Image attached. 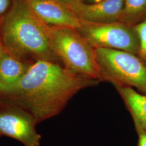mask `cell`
Segmentation results:
<instances>
[{
	"mask_svg": "<svg viewBox=\"0 0 146 146\" xmlns=\"http://www.w3.org/2000/svg\"><path fill=\"white\" fill-rule=\"evenodd\" d=\"M3 51V48L2 46V43H1V39H0V57H1V55L2 54V53Z\"/></svg>",
	"mask_w": 146,
	"mask_h": 146,
	"instance_id": "obj_16",
	"label": "cell"
},
{
	"mask_svg": "<svg viewBox=\"0 0 146 146\" xmlns=\"http://www.w3.org/2000/svg\"><path fill=\"white\" fill-rule=\"evenodd\" d=\"M140 40V52L143 58H146V20L136 28Z\"/></svg>",
	"mask_w": 146,
	"mask_h": 146,
	"instance_id": "obj_12",
	"label": "cell"
},
{
	"mask_svg": "<svg viewBox=\"0 0 146 146\" xmlns=\"http://www.w3.org/2000/svg\"><path fill=\"white\" fill-rule=\"evenodd\" d=\"M115 86L130 110L137 129L146 131V95L140 94L130 87Z\"/></svg>",
	"mask_w": 146,
	"mask_h": 146,
	"instance_id": "obj_10",
	"label": "cell"
},
{
	"mask_svg": "<svg viewBox=\"0 0 146 146\" xmlns=\"http://www.w3.org/2000/svg\"><path fill=\"white\" fill-rule=\"evenodd\" d=\"M95 52L102 80L134 87L146 95V66L133 53L102 48Z\"/></svg>",
	"mask_w": 146,
	"mask_h": 146,
	"instance_id": "obj_4",
	"label": "cell"
},
{
	"mask_svg": "<svg viewBox=\"0 0 146 146\" xmlns=\"http://www.w3.org/2000/svg\"><path fill=\"white\" fill-rule=\"evenodd\" d=\"M88 1H89V2H92L93 3H95L100 2H101V1H102L104 0H88Z\"/></svg>",
	"mask_w": 146,
	"mask_h": 146,
	"instance_id": "obj_17",
	"label": "cell"
},
{
	"mask_svg": "<svg viewBox=\"0 0 146 146\" xmlns=\"http://www.w3.org/2000/svg\"><path fill=\"white\" fill-rule=\"evenodd\" d=\"M37 123L25 110L0 101V136H6L25 146H40L41 136L36 130Z\"/></svg>",
	"mask_w": 146,
	"mask_h": 146,
	"instance_id": "obj_6",
	"label": "cell"
},
{
	"mask_svg": "<svg viewBox=\"0 0 146 146\" xmlns=\"http://www.w3.org/2000/svg\"><path fill=\"white\" fill-rule=\"evenodd\" d=\"M146 8V0H124L123 11L127 14H135Z\"/></svg>",
	"mask_w": 146,
	"mask_h": 146,
	"instance_id": "obj_11",
	"label": "cell"
},
{
	"mask_svg": "<svg viewBox=\"0 0 146 146\" xmlns=\"http://www.w3.org/2000/svg\"><path fill=\"white\" fill-rule=\"evenodd\" d=\"M0 39L5 52L23 61H60L50 46L49 26L38 19L25 0H13L2 22Z\"/></svg>",
	"mask_w": 146,
	"mask_h": 146,
	"instance_id": "obj_2",
	"label": "cell"
},
{
	"mask_svg": "<svg viewBox=\"0 0 146 146\" xmlns=\"http://www.w3.org/2000/svg\"><path fill=\"white\" fill-rule=\"evenodd\" d=\"M139 140L137 146H146V131L137 130Z\"/></svg>",
	"mask_w": 146,
	"mask_h": 146,
	"instance_id": "obj_13",
	"label": "cell"
},
{
	"mask_svg": "<svg viewBox=\"0 0 146 146\" xmlns=\"http://www.w3.org/2000/svg\"><path fill=\"white\" fill-rule=\"evenodd\" d=\"M74 30L49 26L52 51L69 71L100 81L102 80L95 48Z\"/></svg>",
	"mask_w": 146,
	"mask_h": 146,
	"instance_id": "obj_3",
	"label": "cell"
},
{
	"mask_svg": "<svg viewBox=\"0 0 146 146\" xmlns=\"http://www.w3.org/2000/svg\"><path fill=\"white\" fill-rule=\"evenodd\" d=\"M58 1H59L63 3L68 5V7L81 1V0H58Z\"/></svg>",
	"mask_w": 146,
	"mask_h": 146,
	"instance_id": "obj_15",
	"label": "cell"
},
{
	"mask_svg": "<svg viewBox=\"0 0 146 146\" xmlns=\"http://www.w3.org/2000/svg\"><path fill=\"white\" fill-rule=\"evenodd\" d=\"M82 36L94 48H108L134 53L137 50L135 37L128 29L117 23L83 21Z\"/></svg>",
	"mask_w": 146,
	"mask_h": 146,
	"instance_id": "obj_5",
	"label": "cell"
},
{
	"mask_svg": "<svg viewBox=\"0 0 146 146\" xmlns=\"http://www.w3.org/2000/svg\"><path fill=\"white\" fill-rule=\"evenodd\" d=\"M32 64L11 56L3 49L0 57V89L19 82Z\"/></svg>",
	"mask_w": 146,
	"mask_h": 146,
	"instance_id": "obj_9",
	"label": "cell"
},
{
	"mask_svg": "<svg viewBox=\"0 0 146 146\" xmlns=\"http://www.w3.org/2000/svg\"><path fill=\"white\" fill-rule=\"evenodd\" d=\"M123 5L124 0H104L90 5L81 1L69 7L82 21L107 23L120 16Z\"/></svg>",
	"mask_w": 146,
	"mask_h": 146,
	"instance_id": "obj_8",
	"label": "cell"
},
{
	"mask_svg": "<svg viewBox=\"0 0 146 146\" xmlns=\"http://www.w3.org/2000/svg\"><path fill=\"white\" fill-rule=\"evenodd\" d=\"M100 82L72 73L56 63L38 61L19 82L0 89V101L25 110L38 123L60 114L81 90Z\"/></svg>",
	"mask_w": 146,
	"mask_h": 146,
	"instance_id": "obj_1",
	"label": "cell"
},
{
	"mask_svg": "<svg viewBox=\"0 0 146 146\" xmlns=\"http://www.w3.org/2000/svg\"><path fill=\"white\" fill-rule=\"evenodd\" d=\"M11 4L10 0H0V15L4 14Z\"/></svg>",
	"mask_w": 146,
	"mask_h": 146,
	"instance_id": "obj_14",
	"label": "cell"
},
{
	"mask_svg": "<svg viewBox=\"0 0 146 146\" xmlns=\"http://www.w3.org/2000/svg\"><path fill=\"white\" fill-rule=\"evenodd\" d=\"M40 20L49 26L80 29L81 21L68 5L58 0H25Z\"/></svg>",
	"mask_w": 146,
	"mask_h": 146,
	"instance_id": "obj_7",
	"label": "cell"
}]
</instances>
